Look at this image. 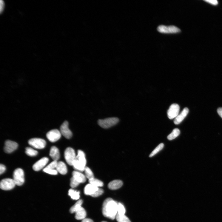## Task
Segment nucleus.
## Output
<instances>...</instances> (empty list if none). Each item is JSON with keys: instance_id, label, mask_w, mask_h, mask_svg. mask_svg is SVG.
<instances>
[{"instance_id": "f257e3e1", "label": "nucleus", "mask_w": 222, "mask_h": 222, "mask_svg": "<svg viewBox=\"0 0 222 222\" xmlns=\"http://www.w3.org/2000/svg\"><path fill=\"white\" fill-rule=\"evenodd\" d=\"M118 203L112 198H109L103 203L102 213L105 217L114 220L118 214Z\"/></svg>"}, {"instance_id": "f03ea898", "label": "nucleus", "mask_w": 222, "mask_h": 222, "mask_svg": "<svg viewBox=\"0 0 222 222\" xmlns=\"http://www.w3.org/2000/svg\"><path fill=\"white\" fill-rule=\"evenodd\" d=\"M87 161L85 155L82 151L79 150L78 155L74 161L73 166L74 169L77 171L82 172L84 171L86 167Z\"/></svg>"}, {"instance_id": "7ed1b4c3", "label": "nucleus", "mask_w": 222, "mask_h": 222, "mask_svg": "<svg viewBox=\"0 0 222 222\" xmlns=\"http://www.w3.org/2000/svg\"><path fill=\"white\" fill-rule=\"evenodd\" d=\"M119 119L116 117L109 118L104 119H99L98 124L101 127L107 129L112 127L118 124Z\"/></svg>"}, {"instance_id": "20e7f679", "label": "nucleus", "mask_w": 222, "mask_h": 222, "mask_svg": "<svg viewBox=\"0 0 222 222\" xmlns=\"http://www.w3.org/2000/svg\"><path fill=\"white\" fill-rule=\"evenodd\" d=\"M13 177L16 185L18 186H21L24 183V172L21 169L18 168L14 171Z\"/></svg>"}, {"instance_id": "39448f33", "label": "nucleus", "mask_w": 222, "mask_h": 222, "mask_svg": "<svg viewBox=\"0 0 222 222\" xmlns=\"http://www.w3.org/2000/svg\"><path fill=\"white\" fill-rule=\"evenodd\" d=\"M157 30L161 33L166 34L176 33L181 32L178 27L173 25L166 26L161 25L157 27Z\"/></svg>"}, {"instance_id": "423d86ee", "label": "nucleus", "mask_w": 222, "mask_h": 222, "mask_svg": "<svg viewBox=\"0 0 222 222\" xmlns=\"http://www.w3.org/2000/svg\"><path fill=\"white\" fill-rule=\"evenodd\" d=\"M64 156L67 164L70 166H73L76 157L75 151L72 148H67L64 151Z\"/></svg>"}, {"instance_id": "0eeeda50", "label": "nucleus", "mask_w": 222, "mask_h": 222, "mask_svg": "<svg viewBox=\"0 0 222 222\" xmlns=\"http://www.w3.org/2000/svg\"><path fill=\"white\" fill-rule=\"evenodd\" d=\"M29 144L32 147L38 149H42L46 145L45 141L43 139L33 138L28 141Z\"/></svg>"}, {"instance_id": "6e6552de", "label": "nucleus", "mask_w": 222, "mask_h": 222, "mask_svg": "<svg viewBox=\"0 0 222 222\" xmlns=\"http://www.w3.org/2000/svg\"><path fill=\"white\" fill-rule=\"evenodd\" d=\"M16 184L13 179L6 178L1 180L0 183V187L4 190H9L13 189Z\"/></svg>"}, {"instance_id": "1a4fd4ad", "label": "nucleus", "mask_w": 222, "mask_h": 222, "mask_svg": "<svg viewBox=\"0 0 222 222\" xmlns=\"http://www.w3.org/2000/svg\"><path fill=\"white\" fill-rule=\"evenodd\" d=\"M61 133L58 130L55 129L49 132L46 134V137L51 142H55L60 139Z\"/></svg>"}, {"instance_id": "9d476101", "label": "nucleus", "mask_w": 222, "mask_h": 222, "mask_svg": "<svg viewBox=\"0 0 222 222\" xmlns=\"http://www.w3.org/2000/svg\"><path fill=\"white\" fill-rule=\"evenodd\" d=\"M180 107L179 106L176 104H172L168 111V116L169 119H173L179 115Z\"/></svg>"}, {"instance_id": "9b49d317", "label": "nucleus", "mask_w": 222, "mask_h": 222, "mask_svg": "<svg viewBox=\"0 0 222 222\" xmlns=\"http://www.w3.org/2000/svg\"><path fill=\"white\" fill-rule=\"evenodd\" d=\"M69 123L67 121H64L60 127L61 134L67 139H70L72 136V133L68 127Z\"/></svg>"}, {"instance_id": "f8f14e48", "label": "nucleus", "mask_w": 222, "mask_h": 222, "mask_svg": "<svg viewBox=\"0 0 222 222\" xmlns=\"http://www.w3.org/2000/svg\"><path fill=\"white\" fill-rule=\"evenodd\" d=\"M18 147V144L16 142L7 140L5 142L4 151L6 153H10L16 150Z\"/></svg>"}, {"instance_id": "ddd939ff", "label": "nucleus", "mask_w": 222, "mask_h": 222, "mask_svg": "<svg viewBox=\"0 0 222 222\" xmlns=\"http://www.w3.org/2000/svg\"><path fill=\"white\" fill-rule=\"evenodd\" d=\"M49 159L47 157H43L36 162L33 166V168L36 171H38L42 169L47 164Z\"/></svg>"}, {"instance_id": "4468645a", "label": "nucleus", "mask_w": 222, "mask_h": 222, "mask_svg": "<svg viewBox=\"0 0 222 222\" xmlns=\"http://www.w3.org/2000/svg\"><path fill=\"white\" fill-rule=\"evenodd\" d=\"M189 112L188 108H185L180 114L176 117L174 120V123L176 125L180 124L186 117Z\"/></svg>"}, {"instance_id": "2eb2a0df", "label": "nucleus", "mask_w": 222, "mask_h": 222, "mask_svg": "<svg viewBox=\"0 0 222 222\" xmlns=\"http://www.w3.org/2000/svg\"><path fill=\"white\" fill-rule=\"evenodd\" d=\"M72 177L80 183H84L86 181L85 175L79 171H74L72 173Z\"/></svg>"}, {"instance_id": "dca6fc26", "label": "nucleus", "mask_w": 222, "mask_h": 222, "mask_svg": "<svg viewBox=\"0 0 222 222\" xmlns=\"http://www.w3.org/2000/svg\"><path fill=\"white\" fill-rule=\"evenodd\" d=\"M123 182L120 180H115L110 182L108 184V188L111 190H116L123 186Z\"/></svg>"}, {"instance_id": "f3484780", "label": "nucleus", "mask_w": 222, "mask_h": 222, "mask_svg": "<svg viewBox=\"0 0 222 222\" xmlns=\"http://www.w3.org/2000/svg\"><path fill=\"white\" fill-rule=\"evenodd\" d=\"M99 188L89 184L86 185L84 189V192L85 195L91 196L94 194Z\"/></svg>"}, {"instance_id": "a211bd4d", "label": "nucleus", "mask_w": 222, "mask_h": 222, "mask_svg": "<svg viewBox=\"0 0 222 222\" xmlns=\"http://www.w3.org/2000/svg\"><path fill=\"white\" fill-rule=\"evenodd\" d=\"M50 155L53 161H58L60 157V154L58 148L55 146H52L50 150Z\"/></svg>"}, {"instance_id": "6ab92c4d", "label": "nucleus", "mask_w": 222, "mask_h": 222, "mask_svg": "<svg viewBox=\"0 0 222 222\" xmlns=\"http://www.w3.org/2000/svg\"><path fill=\"white\" fill-rule=\"evenodd\" d=\"M56 170L58 172L63 175L66 174L67 172V166L62 161L58 162Z\"/></svg>"}, {"instance_id": "aec40b11", "label": "nucleus", "mask_w": 222, "mask_h": 222, "mask_svg": "<svg viewBox=\"0 0 222 222\" xmlns=\"http://www.w3.org/2000/svg\"><path fill=\"white\" fill-rule=\"evenodd\" d=\"M86 216L85 210L81 207L75 212V218L78 220H83L86 218Z\"/></svg>"}, {"instance_id": "412c9836", "label": "nucleus", "mask_w": 222, "mask_h": 222, "mask_svg": "<svg viewBox=\"0 0 222 222\" xmlns=\"http://www.w3.org/2000/svg\"><path fill=\"white\" fill-rule=\"evenodd\" d=\"M83 201L82 200H79L72 206L70 209V212L73 214L75 213L81 207V205L83 203Z\"/></svg>"}, {"instance_id": "4be33fe9", "label": "nucleus", "mask_w": 222, "mask_h": 222, "mask_svg": "<svg viewBox=\"0 0 222 222\" xmlns=\"http://www.w3.org/2000/svg\"><path fill=\"white\" fill-rule=\"evenodd\" d=\"M80 192L72 189H70L68 192V195L73 200H78L79 199Z\"/></svg>"}, {"instance_id": "5701e85b", "label": "nucleus", "mask_w": 222, "mask_h": 222, "mask_svg": "<svg viewBox=\"0 0 222 222\" xmlns=\"http://www.w3.org/2000/svg\"><path fill=\"white\" fill-rule=\"evenodd\" d=\"M89 181L90 184L98 188L103 187L104 186V183L102 181L95 178L89 180Z\"/></svg>"}, {"instance_id": "b1692460", "label": "nucleus", "mask_w": 222, "mask_h": 222, "mask_svg": "<svg viewBox=\"0 0 222 222\" xmlns=\"http://www.w3.org/2000/svg\"><path fill=\"white\" fill-rule=\"evenodd\" d=\"M180 133V131L179 129L178 128H175L172 132L168 136V139L169 141H172L178 137Z\"/></svg>"}, {"instance_id": "393cba45", "label": "nucleus", "mask_w": 222, "mask_h": 222, "mask_svg": "<svg viewBox=\"0 0 222 222\" xmlns=\"http://www.w3.org/2000/svg\"><path fill=\"white\" fill-rule=\"evenodd\" d=\"M116 219L118 222H131L130 220L125 215L117 214Z\"/></svg>"}, {"instance_id": "a878e982", "label": "nucleus", "mask_w": 222, "mask_h": 222, "mask_svg": "<svg viewBox=\"0 0 222 222\" xmlns=\"http://www.w3.org/2000/svg\"><path fill=\"white\" fill-rule=\"evenodd\" d=\"M25 153L26 154L30 156H34L38 154V152L30 147H27L26 148Z\"/></svg>"}, {"instance_id": "bb28decb", "label": "nucleus", "mask_w": 222, "mask_h": 222, "mask_svg": "<svg viewBox=\"0 0 222 222\" xmlns=\"http://www.w3.org/2000/svg\"><path fill=\"white\" fill-rule=\"evenodd\" d=\"M164 145L163 143H161L157 146L155 149L149 155V157H151L155 155L156 154L161 150L164 148Z\"/></svg>"}, {"instance_id": "cd10ccee", "label": "nucleus", "mask_w": 222, "mask_h": 222, "mask_svg": "<svg viewBox=\"0 0 222 222\" xmlns=\"http://www.w3.org/2000/svg\"><path fill=\"white\" fill-rule=\"evenodd\" d=\"M84 171L86 177L89 180L94 178L93 173L89 168L86 167Z\"/></svg>"}, {"instance_id": "c85d7f7f", "label": "nucleus", "mask_w": 222, "mask_h": 222, "mask_svg": "<svg viewBox=\"0 0 222 222\" xmlns=\"http://www.w3.org/2000/svg\"><path fill=\"white\" fill-rule=\"evenodd\" d=\"M126 210L124 206L121 203H118V214L120 215H124Z\"/></svg>"}, {"instance_id": "c756f323", "label": "nucleus", "mask_w": 222, "mask_h": 222, "mask_svg": "<svg viewBox=\"0 0 222 222\" xmlns=\"http://www.w3.org/2000/svg\"><path fill=\"white\" fill-rule=\"evenodd\" d=\"M43 171L47 173L52 175H56L58 172L56 170L50 169L45 168H44Z\"/></svg>"}, {"instance_id": "7c9ffc66", "label": "nucleus", "mask_w": 222, "mask_h": 222, "mask_svg": "<svg viewBox=\"0 0 222 222\" xmlns=\"http://www.w3.org/2000/svg\"><path fill=\"white\" fill-rule=\"evenodd\" d=\"M80 183L74 179L73 177L70 179V186L73 188L77 187Z\"/></svg>"}, {"instance_id": "2f4dec72", "label": "nucleus", "mask_w": 222, "mask_h": 222, "mask_svg": "<svg viewBox=\"0 0 222 222\" xmlns=\"http://www.w3.org/2000/svg\"><path fill=\"white\" fill-rule=\"evenodd\" d=\"M58 162L57 161H54L49 165H48L46 168L55 169H56L57 165Z\"/></svg>"}, {"instance_id": "473e14b6", "label": "nucleus", "mask_w": 222, "mask_h": 222, "mask_svg": "<svg viewBox=\"0 0 222 222\" xmlns=\"http://www.w3.org/2000/svg\"><path fill=\"white\" fill-rule=\"evenodd\" d=\"M104 192V190L102 189L99 188L91 196L93 197H97L102 195L103 193Z\"/></svg>"}, {"instance_id": "72a5a7b5", "label": "nucleus", "mask_w": 222, "mask_h": 222, "mask_svg": "<svg viewBox=\"0 0 222 222\" xmlns=\"http://www.w3.org/2000/svg\"><path fill=\"white\" fill-rule=\"evenodd\" d=\"M205 1L213 5H217L218 4V2L217 0H206Z\"/></svg>"}, {"instance_id": "f704fd0d", "label": "nucleus", "mask_w": 222, "mask_h": 222, "mask_svg": "<svg viewBox=\"0 0 222 222\" xmlns=\"http://www.w3.org/2000/svg\"><path fill=\"white\" fill-rule=\"evenodd\" d=\"M5 7V4L3 1H1L0 3V12L1 13H3Z\"/></svg>"}, {"instance_id": "c9c22d12", "label": "nucleus", "mask_w": 222, "mask_h": 222, "mask_svg": "<svg viewBox=\"0 0 222 222\" xmlns=\"http://www.w3.org/2000/svg\"><path fill=\"white\" fill-rule=\"evenodd\" d=\"M6 169L5 166L3 164H1L0 165V174L1 175L4 173Z\"/></svg>"}, {"instance_id": "e433bc0d", "label": "nucleus", "mask_w": 222, "mask_h": 222, "mask_svg": "<svg viewBox=\"0 0 222 222\" xmlns=\"http://www.w3.org/2000/svg\"><path fill=\"white\" fill-rule=\"evenodd\" d=\"M217 112L219 116L222 118V108L220 107L218 108L217 110Z\"/></svg>"}, {"instance_id": "4c0bfd02", "label": "nucleus", "mask_w": 222, "mask_h": 222, "mask_svg": "<svg viewBox=\"0 0 222 222\" xmlns=\"http://www.w3.org/2000/svg\"><path fill=\"white\" fill-rule=\"evenodd\" d=\"M81 222H94L92 219L90 218H85L82 220Z\"/></svg>"}, {"instance_id": "58836bf2", "label": "nucleus", "mask_w": 222, "mask_h": 222, "mask_svg": "<svg viewBox=\"0 0 222 222\" xmlns=\"http://www.w3.org/2000/svg\"><path fill=\"white\" fill-rule=\"evenodd\" d=\"M101 222H107V221H101Z\"/></svg>"}]
</instances>
